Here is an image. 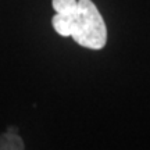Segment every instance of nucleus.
I'll return each mask as SVG.
<instances>
[{"label":"nucleus","instance_id":"obj_1","mask_svg":"<svg viewBox=\"0 0 150 150\" xmlns=\"http://www.w3.org/2000/svg\"><path fill=\"white\" fill-rule=\"evenodd\" d=\"M71 38L78 45L92 50L104 47L107 40V28L102 14L92 0H78V10L72 20Z\"/></svg>","mask_w":150,"mask_h":150},{"label":"nucleus","instance_id":"obj_2","mask_svg":"<svg viewBox=\"0 0 150 150\" xmlns=\"http://www.w3.org/2000/svg\"><path fill=\"white\" fill-rule=\"evenodd\" d=\"M76 14V13H75ZM75 14L72 16H64V14H57L52 18V24L56 32L61 35V36H71V31H72V20H74Z\"/></svg>","mask_w":150,"mask_h":150},{"label":"nucleus","instance_id":"obj_3","mask_svg":"<svg viewBox=\"0 0 150 150\" xmlns=\"http://www.w3.org/2000/svg\"><path fill=\"white\" fill-rule=\"evenodd\" d=\"M0 150H24V142L18 134L7 131L0 135Z\"/></svg>","mask_w":150,"mask_h":150},{"label":"nucleus","instance_id":"obj_4","mask_svg":"<svg viewBox=\"0 0 150 150\" xmlns=\"http://www.w3.org/2000/svg\"><path fill=\"white\" fill-rule=\"evenodd\" d=\"M52 6L57 14H64V16H72L78 10L76 0H52Z\"/></svg>","mask_w":150,"mask_h":150}]
</instances>
